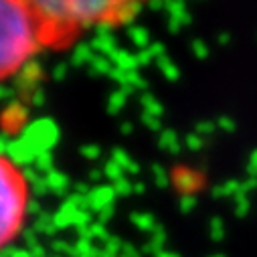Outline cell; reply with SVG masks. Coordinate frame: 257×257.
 Wrapping results in <instances>:
<instances>
[{
  "instance_id": "7a4b0ae2",
  "label": "cell",
  "mask_w": 257,
  "mask_h": 257,
  "mask_svg": "<svg viewBox=\"0 0 257 257\" xmlns=\"http://www.w3.org/2000/svg\"><path fill=\"white\" fill-rule=\"evenodd\" d=\"M43 51L31 0H0V83L17 75Z\"/></svg>"
},
{
  "instance_id": "3957f363",
  "label": "cell",
  "mask_w": 257,
  "mask_h": 257,
  "mask_svg": "<svg viewBox=\"0 0 257 257\" xmlns=\"http://www.w3.org/2000/svg\"><path fill=\"white\" fill-rule=\"evenodd\" d=\"M31 188L23 168L0 152V249L9 247L25 229Z\"/></svg>"
},
{
  "instance_id": "6da1fadb",
  "label": "cell",
  "mask_w": 257,
  "mask_h": 257,
  "mask_svg": "<svg viewBox=\"0 0 257 257\" xmlns=\"http://www.w3.org/2000/svg\"><path fill=\"white\" fill-rule=\"evenodd\" d=\"M43 51H63L97 29H115L138 19L144 5L123 0H31Z\"/></svg>"
}]
</instances>
